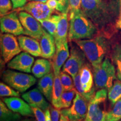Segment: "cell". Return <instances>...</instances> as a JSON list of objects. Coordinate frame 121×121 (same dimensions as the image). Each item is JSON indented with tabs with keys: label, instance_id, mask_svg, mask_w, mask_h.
I'll use <instances>...</instances> for the list:
<instances>
[{
	"label": "cell",
	"instance_id": "obj_22",
	"mask_svg": "<svg viewBox=\"0 0 121 121\" xmlns=\"http://www.w3.org/2000/svg\"><path fill=\"white\" fill-rule=\"evenodd\" d=\"M52 69V62L46 58H38L35 61L31 72L35 78H40L51 72Z\"/></svg>",
	"mask_w": 121,
	"mask_h": 121
},
{
	"label": "cell",
	"instance_id": "obj_38",
	"mask_svg": "<svg viewBox=\"0 0 121 121\" xmlns=\"http://www.w3.org/2000/svg\"><path fill=\"white\" fill-rule=\"evenodd\" d=\"M119 13L118 17L116 22V28L121 30V0L119 1Z\"/></svg>",
	"mask_w": 121,
	"mask_h": 121
},
{
	"label": "cell",
	"instance_id": "obj_3",
	"mask_svg": "<svg viewBox=\"0 0 121 121\" xmlns=\"http://www.w3.org/2000/svg\"><path fill=\"white\" fill-rule=\"evenodd\" d=\"M69 41L91 39L96 35L98 28L81 9L69 13Z\"/></svg>",
	"mask_w": 121,
	"mask_h": 121
},
{
	"label": "cell",
	"instance_id": "obj_15",
	"mask_svg": "<svg viewBox=\"0 0 121 121\" xmlns=\"http://www.w3.org/2000/svg\"><path fill=\"white\" fill-rule=\"evenodd\" d=\"M7 107L14 112L25 117H34V114L30 104L19 97L5 98L2 99Z\"/></svg>",
	"mask_w": 121,
	"mask_h": 121
},
{
	"label": "cell",
	"instance_id": "obj_13",
	"mask_svg": "<svg viewBox=\"0 0 121 121\" xmlns=\"http://www.w3.org/2000/svg\"><path fill=\"white\" fill-rule=\"evenodd\" d=\"M34 58L26 52L20 53L7 63V67L20 72L30 73L31 72Z\"/></svg>",
	"mask_w": 121,
	"mask_h": 121
},
{
	"label": "cell",
	"instance_id": "obj_12",
	"mask_svg": "<svg viewBox=\"0 0 121 121\" xmlns=\"http://www.w3.org/2000/svg\"><path fill=\"white\" fill-rule=\"evenodd\" d=\"M1 31L14 35L24 34V28L16 12H13L1 16L0 19Z\"/></svg>",
	"mask_w": 121,
	"mask_h": 121
},
{
	"label": "cell",
	"instance_id": "obj_40",
	"mask_svg": "<svg viewBox=\"0 0 121 121\" xmlns=\"http://www.w3.org/2000/svg\"><path fill=\"white\" fill-rule=\"evenodd\" d=\"M45 116H46V121H52L51 118V114H50L49 108H48L45 111Z\"/></svg>",
	"mask_w": 121,
	"mask_h": 121
},
{
	"label": "cell",
	"instance_id": "obj_9",
	"mask_svg": "<svg viewBox=\"0 0 121 121\" xmlns=\"http://www.w3.org/2000/svg\"><path fill=\"white\" fill-rule=\"evenodd\" d=\"M0 43L1 56L5 63L9 62L22 52L18 40L14 35L9 33L1 34Z\"/></svg>",
	"mask_w": 121,
	"mask_h": 121
},
{
	"label": "cell",
	"instance_id": "obj_16",
	"mask_svg": "<svg viewBox=\"0 0 121 121\" xmlns=\"http://www.w3.org/2000/svg\"><path fill=\"white\" fill-rule=\"evenodd\" d=\"M69 56L67 40L56 45V51L52 58V67L54 75H60V69Z\"/></svg>",
	"mask_w": 121,
	"mask_h": 121
},
{
	"label": "cell",
	"instance_id": "obj_41",
	"mask_svg": "<svg viewBox=\"0 0 121 121\" xmlns=\"http://www.w3.org/2000/svg\"><path fill=\"white\" fill-rule=\"evenodd\" d=\"M60 121H69V117L63 114H60Z\"/></svg>",
	"mask_w": 121,
	"mask_h": 121
},
{
	"label": "cell",
	"instance_id": "obj_44",
	"mask_svg": "<svg viewBox=\"0 0 121 121\" xmlns=\"http://www.w3.org/2000/svg\"><path fill=\"white\" fill-rule=\"evenodd\" d=\"M121 121V120H120V121Z\"/></svg>",
	"mask_w": 121,
	"mask_h": 121
},
{
	"label": "cell",
	"instance_id": "obj_14",
	"mask_svg": "<svg viewBox=\"0 0 121 121\" xmlns=\"http://www.w3.org/2000/svg\"><path fill=\"white\" fill-rule=\"evenodd\" d=\"M22 10L29 13L38 21L48 19L53 13L46 3L39 1H30L22 7Z\"/></svg>",
	"mask_w": 121,
	"mask_h": 121
},
{
	"label": "cell",
	"instance_id": "obj_2",
	"mask_svg": "<svg viewBox=\"0 0 121 121\" xmlns=\"http://www.w3.org/2000/svg\"><path fill=\"white\" fill-rule=\"evenodd\" d=\"M110 0H82L81 10L98 29L104 28L114 15Z\"/></svg>",
	"mask_w": 121,
	"mask_h": 121
},
{
	"label": "cell",
	"instance_id": "obj_32",
	"mask_svg": "<svg viewBox=\"0 0 121 121\" xmlns=\"http://www.w3.org/2000/svg\"><path fill=\"white\" fill-rule=\"evenodd\" d=\"M57 3L56 10L61 13H69V0H54Z\"/></svg>",
	"mask_w": 121,
	"mask_h": 121
},
{
	"label": "cell",
	"instance_id": "obj_30",
	"mask_svg": "<svg viewBox=\"0 0 121 121\" xmlns=\"http://www.w3.org/2000/svg\"><path fill=\"white\" fill-rule=\"evenodd\" d=\"M60 78L63 91H69L75 88L73 81L72 78V77L69 73L60 71Z\"/></svg>",
	"mask_w": 121,
	"mask_h": 121
},
{
	"label": "cell",
	"instance_id": "obj_31",
	"mask_svg": "<svg viewBox=\"0 0 121 121\" xmlns=\"http://www.w3.org/2000/svg\"><path fill=\"white\" fill-rule=\"evenodd\" d=\"M0 95L1 97H19L20 94L17 91L12 88L8 85L1 82L0 84Z\"/></svg>",
	"mask_w": 121,
	"mask_h": 121
},
{
	"label": "cell",
	"instance_id": "obj_5",
	"mask_svg": "<svg viewBox=\"0 0 121 121\" xmlns=\"http://www.w3.org/2000/svg\"><path fill=\"white\" fill-rule=\"evenodd\" d=\"M95 86L96 89H105L108 90L117 79L114 65L106 57L99 67L93 69Z\"/></svg>",
	"mask_w": 121,
	"mask_h": 121
},
{
	"label": "cell",
	"instance_id": "obj_26",
	"mask_svg": "<svg viewBox=\"0 0 121 121\" xmlns=\"http://www.w3.org/2000/svg\"><path fill=\"white\" fill-rule=\"evenodd\" d=\"M111 58L116 69V75L121 81V44H116L112 50Z\"/></svg>",
	"mask_w": 121,
	"mask_h": 121
},
{
	"label": "cell",
	"instance_id": "obj_34",
	"mask_svg": "<svg viewBox=\"0 0 121 121\" xmlns=\"http://www.w3.org/2000/svg\"><path fill=\"white\" fill-rule=\"evenodd\" d=\"M31 107L34 112V116L37 121H46V116H45V112H44L43 110L37 107L31 106Z\"/></svg>",
	"mask_w": 121,
	"mask_h": 121
},
{
	"label": "cell",
	"instance_id": "obj_39",
	"mask_svg": "<svg viewBox=\"0 0 121 121\" xmlns=\"http://www.w3.org/2000/svg\"><path fill=\"white\" fill-rule=\"evenodd\" d=\"M46 4H47L48 7L53 11L56 9L57 3L54 0H48Z\"/></svg>",
	"mask_w": 121,
	"mask_h": 121
},
{
	"label": "cell",
	"instance_id": "obj_37",
	"mask_svg": "<svg viewBox=\"0 0 121 121\" xmlns=\"http://www.w3.org/2000/svg\"><path fill=\"white\" fill-rule=\"evenodd\" d=\"M11 1L13 5V9H16L24 7L26 4L27 0H11Z\"/></svg>",
	"mask_w": 121,
	"mask_h": 121
},
{
	"label": "cell",
	"instance_id": "obj_43",
	"mask_svg": "<svg viewBox=\"0 0 121 121\" xmlns=\"http://www.w3.org/2000/svg\"><path fill=\"white\" fill-rule=\"evenodd\" d=\"M30 1H39V2H42L44 3H46L47 2L48 0H29Z\"/></svg>",
	"mask_w": 121,
	"mask_h": 121
},
{
	"label": "cell",
	"instance_id": "obj_18",
	"mask_svg": "<svg viewBox=\"0 0 121 121\" xmlns=\"http://www.w3.org/2000/svg\"><path fill=\"white\" fill-rule=\"evenodd\" d=\"M20 47L24 52L34 57H42V50L38 40L24 35H19L17 38Z\"/></svg>",
	"mask_w": 121,
	"mask_h": 121
},
{
	"label": "cell",
	"instance_id": "obj_10",
	"mask_svg": "<svg viewBox=\"0 0 121 121\" xmlns=\"http://www.w3.org/2000/svg\"><path fill=\"white\" fill-rule=\"evenodd\" d=\"M91 65L86 62L80 69L79 74L82 94L81 95L89 102L95 94L94 80Z\"/></svg>",
	"mask_w": 121,
	"mask_h": 121
},
{
	"label": "cell",
	"instance_id": "obj_8",
	"mask_svg": "<svg viewBox=\"0 0 121 121\" xmlns=\"http://www.w3.org/2000/svg\"><path fill=\"white\" fill-rule=\"evenodd\" d=\"M89 102L77 91L72 105L60 109L61 114L67 116L69 121H85L88 110Z\"/></svg>",
	"mask_w": 121,
	"mask_h": 121
},
{
	"label": "cell",
	"instance_id": "obj_4",
	"mask_svg": "<svg viewBox=\"0 0 121 121\" xmlns=\"http://www.w3.org/2000/svg\"><path fill=\"white\" fill-rule=\"evenodd\" d=\"M108 90L102 89L95 92L89 101L88 110L85 121H105L107 110Z\"/></svg>",
	"mask_w": 121,
	"mask_h": 121
},
{
	"label": "cell",
	"instance_id": "obj_7",
	"mask_svg": "<svg viewBox=\"0 0 121 121\" xmlns=\"http://www.w3.org/2000/svg\"><path fill=\"white\" fill-rule=\"evenodd\" d=\"M86 57L78 45H72L69 58L63 66L62 71L69 73L74 78L86 62Z\"/></svg>",
	"mask_w": 121,
	"mask_h": 121
},
{
	"label": "cell",
	"instance_id": "obj_35",
	"mask_svg": "<svg viewBox=\"0 0 121 121\" xmlns=\"http://www.w3.org/2000/svg\"><path fill=\"white\" fill-rule=\"evenodd\" d=\"M49 110L50 114H51V118L52 121H59L60 116L61 114L60 109L56 108L53 105H50Z\"/></svg>",
	"mask_w": 121,
	"mask_h": 121
},
{
	"label": "cell",
	"instance_id": "obj_17",
	"mask_svg": "<svg viewBox=\"0 0 121 121\" xmlns=\"http://www.w3.org/2000/svg\"><path fill=\"white\" fill-rule=\"evenodd\" d=\"M22 98L25 102L30 104V106H34L45 111L49 108L50 104L45 99L43 94L38 88L32 89L22 95Z\"/></svg>",
	"mask_w": 121,
	"mask_h": 121
},
{
	"label": "cell",
	"instance_id": "obj_25",
	"mask_svg": "<svg viewBox=\"0 0 121 121\" xmlns=\"http://www.w3.org/2000/svg\"><path fill=\"white\" fill-rule=\"evenodd\" d=\"M60 17V15H53L48 19L39 20V22L42 24V26L54 38Z\"/></svg>",
	"mask_w": 121,
	"mask_h": 121
},
{
	"label": "cell",
	"instance_id": "obj_21",
	"mask_svg": "<svg viewBox=\"0 0 121 121\" xmlns=\"http://www.w3.org/2000/svg\"><path fill=\"white\" fill-rule=\"evenodd\" d=\"M69 18L68 13H61L54 36L56 45L67 40L69 35Z\"/></svg>",
	"mask_w": 121,
	"mask_h": 121
},
{
	"label": "cell",
	"instance_id": "obj_1",
	"mask_svg": "<svg viewBox=\"0 0 121 121\" xmlns=\"http://www.w3.org/2000/svg\"><path fill=\"white\" fill-rule=\"evenodd\" d=\"M74 42L84 53L93 69L99 67L102 64L110 50V42L103 35H96L91 39Z\"/></svg>",
	"mask_w": 121,
	"mask_h": 121
},
{
	"label": "cell",
	"instance_id": "obj_33",
	"mask_svg": "<svg viewBox=\"0 0 121 121\" xmlns=\"http://www.w3.org/2000/svg\"><path fill=\"white\" fill-rule=\"evenodd\" d=\"M11 0H0V14L1 16L7 14L12 9H13V4Z\"/></svg>",
	"mask_w": 121,
	"mask_h": 121
},
{
	"label": "cell",
	"instance_id": "obj_11",
	"mask_svg": "<svg viewBox=\"0 0 121 121\" xmlns=\"http://www.w3.org/2000/svg\"><path fill=\"white\" fill-rule=\"evenodd\" d=\"M18 15L24 28V34L40 40L45 30L40 22L26 11L20 12Z\"/></svg>",
	"mask_w": 121,
	"mask_h": 121
},
{
	"label": "cell",
	"instance_id": "obj_19",
	"mask_svg": "<svg viewBox=\"0 0 121 121\" xmlns=\"http://www.w3.org/2000/svg\"><path fill=\"white\" fill-rule=\"evenodd\" d=\"M39 43L42 50V57L46 59L52 58L56 51L54 38L44 30L43 35L39 40Z\"/></svg>",
	"mask_w": 121,
	"mask_h": 121
},
{
	"label": "cell",
	"instance_id": "obj_36",
	"mask_svg": "<svg viewBox=\"0 0 121 121\" xmlns=\"http://www.w3.org/2000/svg\"><path fill=\"white\" fill-rule=\"evenodd\" d=\"M81 2L82 0H69V13L81 9Z\"/></svg>",
	"mask_w": 121,
	"mask_h": 121
},
{
	"label": "cell",
	"instance_id": "obj_6",
	"mask_svg": "<svg viewBox=\"0 0 121 121\" xmlns=\"http://www.w3.org/2000/svg\"><path fill=\"white\" fill-rule=\"evenodd\" d=\"M2 80L12 88L20 93L26 91L35 84L37 79L30 74L8 69L3 72Z\"/></svg>",
	"mask_w": 121,
	"mask_h": 121
},
{
	"label": "cell",
	"instance_id": "obj_27",
	"mask_svg": "<svg viewBox=\"0 0 121 121\" xmlns=\"http://www.w3.org/2000/svg\"><path fill=\"white\" fill-rule=\"evenodd\" d=\"M121 99V81L115 80L112 87L108 90V100L111 107Z\"/></svg>",
	"mask_w": 121,
	"mask_h": 121
},
{
	"label": "cell",
	"instance_id": "obj_42",
	"mask_svg": "<svg viewBox=\"0 0 121 121\" xmlns=\"http://www.w3.org/2000/svg\"><path fill=\"white\" fill-rule=\"evenodd\" d=\"M20 121H37V120L33 118H26V119H23V120Z\"/></svg>",
	"mask_w": 121,
	"mask_h": 121
},
{
	"label": "cell",
	"instance_id": "obj_20",
	"mask_svg": "<svg viewBox=\"0 0 121 121\" xmlns=\"http://www.w3.org/2000/svg\"><path fill=\"white\" fill-rule=\"evenodd\" d=\"M54 72L51 71L39 79L38 83V88L47 99L52 102L53 88L54 85Z\"/></svg>",
	"mask_w": 121,
	"mask_h": 121
},
{
	"label": "cell",
	"instance_id": "obj_28",
	"mask_svg": "<svg viewBox=\"0 0 121 121\" xmlns=\"http://www.w3.org/2000/svg\"><path fill=\"white\" fill-rule=\"evenodd\" d=\"M77 90L75 88L69 91H63L60 100V109L69 108L73 102Z\"/></svg>",
	"mask_w": 121,
	"mask_h": 121
},
{
	"label": "cell",
	"instance_id": "obj_29",
	"mask_svg": "<svg viewBox=\"0 0 121 121\" xmlns=\"http://www.w3.org/2000/svg\"><path fill=\"white\" fill-rule=\"evenodd\" d=\"M121 119V99L117 101L110 109L108 110L105 121H119Z\"/></svg>",
	"mask_w": 121,
	"mask_h": 121
},
{
	"label": "cell",
	"instance_id": "obj_23",
	"mask_svg": "<svg viewBox=\"0 0 121 121\" xmlns=\"http://www.w3.org/2000/svg\"><path fill=\"white\" fill-rule=\"evenodd\" d=\"M63 91V89L60 82V75H54V85L51 103L52 105L56 108L60 109V100Z\"/></svg>",
	"mask_w": 121,
	"mask_h": 121
},
{
	"label": "cell",
	"instance_id": "obj_24",
	"mask_svg": "<svg viewBox=\"0 0 121 121\" xmlns=\"http://www.w3.org/2000/svg\"><path fill=\"white\" fill-rule=\"evenodd\" d=\"M19 113L10 109L1 100L0 101V120L1 121H19L21 119Z\"/></svg>",
	"mask_w": 121,
	"mask_h": 121
}]
</instances>
